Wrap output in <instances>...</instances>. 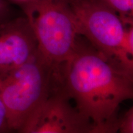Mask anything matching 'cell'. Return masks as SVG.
I'll use <instances>...</instances> for the list:
<instances>
[{"label":"cell","mask_w":133,"mask_h":133,"mask_svg":"<svg viewBox=\"0 0 133 133\" xmlns=\"http://www.w3.org/2000/svg\"><path fill=\"white\" fill-rule=\"evenodd\" d=\"M118 14L125 24L133 23V0H101Z\"/></svg>","instance_id":"7"},{"label":"cell","mask_w":133,"mask_h":133,"mask_svg":"<svg viewBox=\"0 0 133 133\" xmlns=\"http://www.w3.org/2000/svg\"><path fill=\"white\" fill-rule=\"evenodd\" d=\"M10 1H11V2L16 3V4L19 5L20 7L21 8L22 6L27 4L30 1H33V0H10Z\"/></svg>","instance_id":"11"},{"label":"cell","mask_w":133,"mask_h":133,"mask_svg":"<svg viewBox=\"0 0 133 133\" xmlns=\"http://www.w3.org/2000/svg\"><path fill=\"white\" fill-rule=\"evenodd\" d=\"M38 51L36 38L24 16L0 22V74L19 67Z\"/></svg>","instance_id":"6"},{"label":"cell","mask_w":133,"mask_h":133,"mask_svg":"<svg viewBox=\"0 0 133 133\" xmlns=\"http://www.w3.org/2000/svg\"><path fill=\"white\" fill-rule=\"evenodd\" d=\"M68 2L78 36H84L97 51L120 64L125 24L118 14L101 0H68Z\"/></svg>","instance_id":"4"},{"label":"cell","mask_w":133,"mask_h":133,"mask_svg":"<svg viewBox=\"0 0 133 133\" xmlns=\"http://www.w3.org/2000/svg\"><path fill=\"white\" fill-rule=\"evenodd\" d=\"M9 131L6 110L0 99V133L7 132Z\"/></svg>","instance_id":"10"},{"label":"cell","mask_w":133,"mask_h":133,"mask_svg":"<svg viewBox=\"0 0 133 133\" xmlns=\"http://www.w3.org/2000/svg\"><path fill=\"white\" fill-rule=\"evenodd\" d=\"M117 132L121 133L133 132V109L131 107L121 117H118L116 122Z\"/></svg>","instance_id":"8"},{"label":"cell","mask_w":133,"mask_h":133,"mask_svg":"<svg viewBox=\"0 0 133 133\" xmlns=\"http://www.w3.org/2000/svg\"><path fill=\"white\" fill-rule=\"evenodd\" d=\"M60 85L33 110L19 132L94 133L92 123L78 109Z\"/></svg>","instance_id":"5"},{"label":"cell","mask_w":133,"mask_h":133,"mask_svg":"<svg viewBox=\"0 0 133 133\" xmlns=\"http://www.w3.org/2000/svg\"><path fill=\"white\" fill-rule=\"evenodd\" d=\"M132 71L94 47L77 43L62 68V85L94 133L117 132V111L133 96Z\"/></svg>","instance_id":"1"},{"label":"cell","mask_w":133,"mask_h":133,"mask_svg":"<svg viewBox=\"0 0 133 133\" xmlns=\"http://www.w3.org/2000/svg\"><path fill=\"white\" fill-rule=\"evenodd\" d=\"M14 17L11 5L7 0H0V22Z\"/></svg>","instance_id":"9"},{"label":"cell","mask_w":133,"mask_h":133,"mask_svg":"<svg viewBox=\"0 0 133 133\" xmlns=\"http://www.w3.org/2000/svg\"><path fill=\"white\" fill-rule=\"evenodd\" d=\"M61 84V71L38 51L19 67L0 74V99L9 131L19 132L33 110Z\"/></svg>","instance_id":"2"},{"label":"cell","mask_w":133,"mask_h":133,"mask_svg":"<svg viewBox=\"0 0 133 133\" xmlns=\"http://www.w3.org/2000/svg\"><path fill=\"white\" fill-rule=\"evenodd\" d=\"M21 9L36 38L38 52L61 70L74 53L78 36L68 0H33Z\"/></svg>","instance_id":"3"}]
</instances>
